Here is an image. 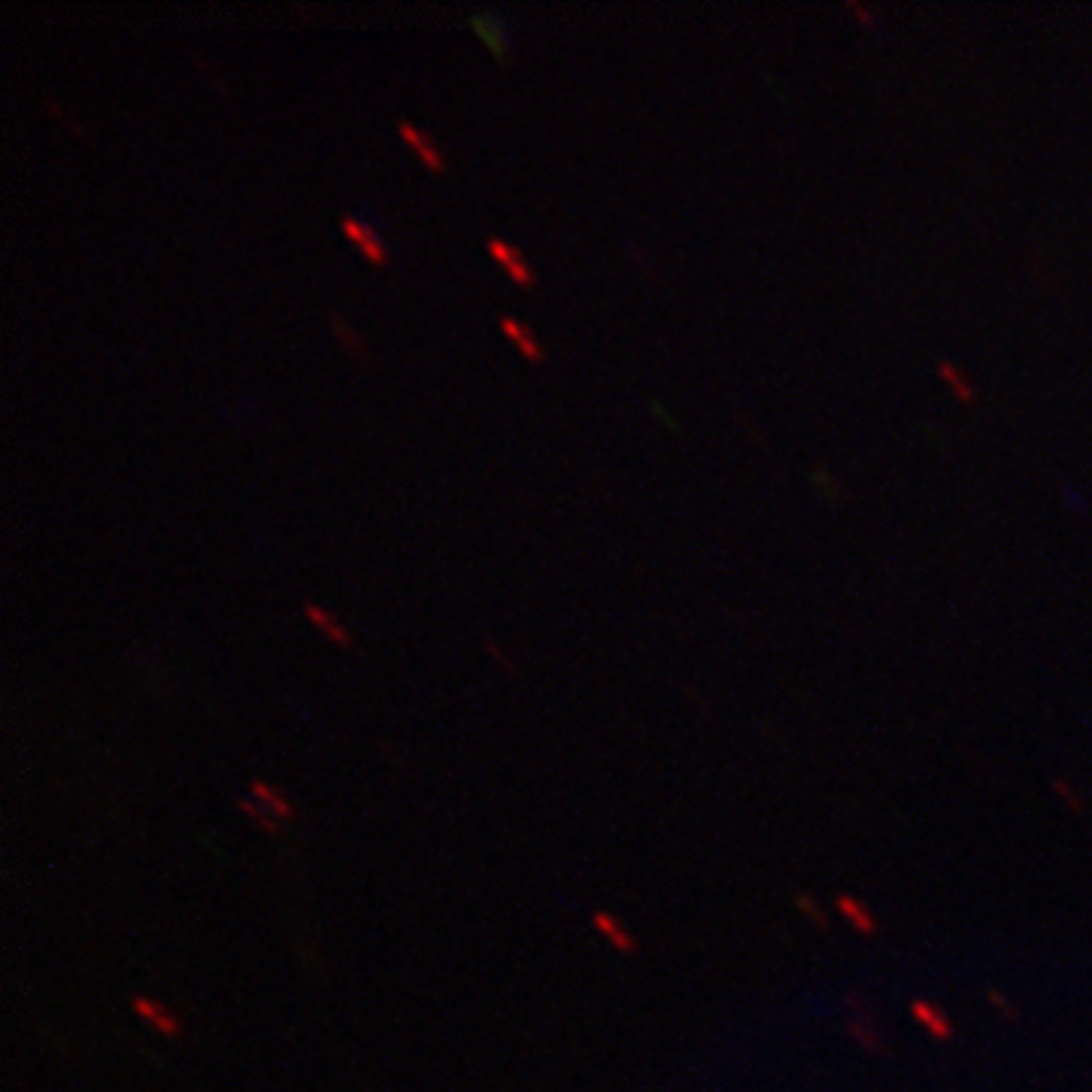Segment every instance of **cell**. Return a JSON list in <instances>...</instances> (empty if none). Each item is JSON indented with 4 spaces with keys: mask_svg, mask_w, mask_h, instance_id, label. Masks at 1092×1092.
I'll return each mask as SVG.
<instances>
[{
    "mask_svg": "<svg viewBox=\"0 0 1092 1092\" xmlns=\"http://www.w3.org/2000/svg\"><path fill=\"white\" fill-rule=\"evenodd\" d=\"M470 31L480 36L486 49L492 52V58L498 64H513L516 58V46H513V36H510V28H507L504 19H498L495 12H474L468 19Z\"/></svg>",
    "mask_w": 1092,
    "mask_h": 1092,
    "instance_id": "6da1fadb",
    "label": "cell"
},
{
    "mask_svg": "<svg viewBox=\"0 0 1092 1092\" xmlns=\"http://www.w3.org/2000/svg\"><path fill=\"white\" fill-rule=\"evenodd\" d=\"M340 231H343V237L364 255V261H371L373 267H383L385 261H389V243L383 240V234L373 228L371 222L355 219V216H343L340 219Z\"/></svg>",
    "mask_w": 1092,
    "mask_h": 1092,
    "instance_id": "7a4b0ae2",
    "label": "cell"
},
{
    "mask_svg": "<svg viewBox=\"0 0 1092 1092\" xmlns=\"http://www.w3.org/2000/svg\"><path fill=\"white\" fill-rule=\"evenodd\" d=\"M131 1010L137 1013V1020H143L152 1032H158L161 1038H182L185 1032V1022L180 1020V1013H173L168 1005H161L158 998L152 996H134L131 998Z\"/></svg>",
    "mask_w": 1092,
    "mask_h": 1092,
    "instance_id": "3957f363",
    "label": "cell"
},
{
    "mask_svg": "<svg viewBox=\"0 0 1092 1092\" xmlns=\"http://www.w3.org/2000/svg\"><path fill=\"white\" fill-rule=\"evenodd\" d=\"M486 253L504 267V274L510 276L516 286H538V270L531 267V261L522 255V249H519L516 243H507V240H501V237H489V240H486Z\"/></svg>",
    "mask_w": 1092,
    "mask_h": 1092,
    "instance_id": "277c9868",
    "label": "cell"
},
{
    "mask_svg": "<svg viewBox=\"0 0 1092 1092\" xmlns=\"http://www.w3.org/2000/svg\"><path fill=\"white\" fill-rule=\"evenodd\" d=\"M397 134H401V140L416 152V158H419L422 164H425V170H431V173H444L446 170V158H444V152H440V146H437V140H434L431 134L428 131H422L419 125H413L410 119H401L397 121Z\"/></svg>",
    "mask_w": 1092,
    "mask_h": 1092,
    "instance_id": "5b68a950",
    "label": "cell"
},
{
    "mask_svg": "<svg viewBox=\"0 0 1092 1092\" xmlns=\"http://www.w3.org/2000/svg\"><path fill=\"white\" fill-rule=\"evenodd\" d=\"M911 1017L916 1020V1026H923V1032L928 1035L932 1041L950 1044V1041L956 1038V1022L947 1017V1010H941L935 1001H928V998H913Z\"/></svg>",
    "mask_w": 1092,
    "mask_h": 1092,
    "instance_id": "8992f818",
    "label": "cell"
},
{
    "mask_svg": "<svg viewBox=\"0 0 1092 1092\" xmlns=\"http://www.w3.org/2000/svg\"><path fill=\"white\" fill-rule=\"evenodd\" d=\"M498 328H501V334L516 346V352L522 359H529L531 364H543V359H546L543 343L538 340V334H534L522 319L510 316V312H501V316H498Z\"/></svg>",
    "mask_w": 1092,
    "mask_h": 1092,
    "instance_id": "52a82bcc",
    "label": "cell"
},
{
    "mask_svg": "<svg viewBox=\"0 0 1092 1092\" xmlns=\"http://www.w3.org/2000/svg\"><path fill=\"white\" fill-rule=\"evenodd\" d=\"M592 925H595V932H598L607 944H610L616 953H622V956H635L637 950H640V941H637V935L635 932H628L616 916H613L610 911H595L592 913Z\"/></svg>",
    "mask_w": 1092,
    "mask_h": 1092,
    "instance_id": "ba28073f",
    "label": "cell"
},
{
    "mask_svg": "<svg viewBox=\"0 0 1092 1092\" xmlns=\"http://www.w3.org/2000/svg\"><path fill=\"white\" fill-rule=\"evenodd\" d=\"M304 616H307V622H310L325 640H331L334 647H343V649L352 647V631L337 619L334 613H328L325 607L312 604V601H304Z\"/></svg>",
    "mask_w": 1092,
    "mask_h": 1092,
    "instance_id": "9c48e42d",
    "label": "cell"
},
{
    "mask_svg": "<svg viewBox=\"0 0 1092 1092\" xmlns=\"http://www.w3.org/2000/svg\"><path fill=\"white\" fill-rule=\"evenodd\" d=\"M847 1035L862 1047L865 1053H871V1056H886V1050H889L886 1038H883V1032L877 1029V1020L871 1017V1010L852 1013L850 1020H847Z\"/></svg>",
    "mask_w": 1092,
    "mask_h": 1092,
    "instance_id": "30bf717a",
    "label": "cell"
},
{
    "mask_svg": "<svg viewBox=\"0 0 1092 1092\" xmlns=\"http://www.w3.org/2000/svg\"><path fill=\"white\" fill-rule=\"evenodd\" d=\"M835 911L850 923V928L856 932V935H862V937H874L877 932H880V923H877V916H874V911L868 907V904H862V901L856 899V895H847V892H840L838 899H835Z\"/></svg>",
    "mask_w": 1092,
    "mask_h": 1092,
    "instance_id": "8fae6325",
    "label": "cell"
},
{
    "mask_svg": "<svg viewBox=\"0 0 1092 1092\" xmlns=\"http://www.w3.org/2000/svg\"><path fill=\"white\" fill-rule=\"evenodd\" d=\"M937 380L947 385V392L953 395V401H959V404H965V407L977 404V385H974V380L965 371H962L959 364H953V361L941 359V361H937Z\"/></svg>",
    "mask_w": 1092,
    "mask_h": 1092,
    "instance_id": "7c38bea8",
    "label": "cell"
},
{
    "mask_svg": "<svg viewBox=\"0 0 1092 1092\" xmlns=\"http://www.w3.org/2000/svg\"><path fill=\"white\" fill-rule=\"evenodd\" d=\"M249 798L255 805H261L276 819H295V805L288 801V795L283 789H276L274 783L267 780H253L249 783Z\"/></svg>",
    "mask_w": 1092,
    "mask_h": 1092,
    "instance_id": "4fadbf2b",
    "label": "cell"
},
{
    "mask_svg": "<svg viewBox=\"0 0 1092 1092\" xmlns=\"http://www.w3.org/2000/svg\"><path fill=\"white\" fill-rule=\"evenodd\" d=\"M328 325H331V331H334L337 343H340L343 352H349L352 359H359V361H371V346H368V340L346 322L343 312L328 310Z\"/></svg>",
    "mask_w": 1092,
    "mask_h": 1092,
    "instance_id": "5bb4252c",
    "label": "cell"
},
{
    "mask_svg": "<svg viewBox=\"0 0 1092 1092\" xmlns=\"http://www.w3.org/2000/svg\"><path fill=\"white\" fill-rule=\"evenodd\" d=\"M1053 795L1059 798V805L1065 807L1069 814H1074V817L1086 814V798H1083V792L1069 777H1053Z\"/></svg>",
    "mask_w": 1092,
    "mask_h": 1092,
    "instance_id": "9a60e30c",
    "label": "cell"
},
{
    "mask_svg": "<svg viewBox=\"0 0 1092 1092\" xmlns=\"http://www.w3.org/2000/svg\"><path fill=\"white\" fill-rule=\"evenodd\" d=\"M237 807H240L243 814H246V817L253 819V822H255V826H258V828H261V831H267V835H274V838H276V835H283V826H279V819L270 817V814H267L265 807L255 805L253 798H240V801H237Z\"/></svg>",
    "mask_w": 1092,
    "mask_h": 1092,
    "instance_id": "2e32d148",
    "label": "cell"
},
{
    "mask_svg": "<svg viewBox=\"0 0 1092 1092\" xmlns=\"http://www.w3.org/2000/svg\"><path fill=\"white\" fill-rule=\"evenodd\" d=\"M795 907H798V913H801V916H807L810 923L817 925V928H828V925H831V923H828L826 907H822V904H819V901L814 899L810 892H798V895H795Z\"/></svg>",
    "mask_w": 1092,
    "mask_h": 1092,
    "instance_id": "e0dca14e",
    "label": "cell"
},
{
    "mask_svg": "<svg viewBox=\"0 0 1092 1092\" xmlns=\"http://www.w3.org/2000/svg\"><path fill=\"white\" fill-rule=\"evenodd\" d=\"M1026 265H1029V274H1032V279L1038 283V286L1047 288V291H1053V288H1056V276H1053V267H1050V261H1047V255L1032 253L1029 258H1026Z\"/></svg>",
    "mask_w": 1092,
    "mask_h": 1092,
    "instance_id": "ac0fdd59",
    "label": "cell"
},
{
    "mask_svg": "<svg viewBox=\"0 0 1092 1092\" xmlns=\"http://www.w3.org/2000/svg\"><path fill=\"white\" fill-rule=\"evenodd\" d=\"M986 1001H989V1008L996 1010L1005 1022H1020V1008L1001 989H986Z\"/></svg>",
    "mask_w": 1092,
    "mask_h": 1092,
    "instance_id": "d6986e66",
    "label": "cell"
},
{
    "mask_svg": "<svg viewBox=\"0 0 1092 1092\" xmlns=\"http://www.w3.org/2000/svg\"><path fill=\"white\" fill-rule=\"evenodd\" d=\"M843 10L850 12L852 19H856V24H859V28H865V31H877V28H880V12H877L874 6H868V3L847 0V3H843Z\"/></svg>",
    "mask_w": 1092,
    "mask_h": 1092,
    "instance_id": "ffe728a7",
    "label": "cell"
},
{
    "mask_svg": "<svg viewBox=\"0 0 1092 1092\" xmlns=\"http://www.w3.org/2000/svg\"><path fill=\"white\" fill-rule=\"evenodd\" d=\"M482 647H486V652L492 656V661L498 665V668H504L507 673H519V665H516V659H513V652H507L495 637H482Z\"/></svg>",
    "mask_w": 1092,
    "mask_h": 1092,
    "instance_id": "44dd1931",
    "label": "cell"
},
{
    "mask_svg": "<svg viewBox=\"0 0 1092 1092\" xmlns=\"http://www.w3.org/2000/svg\"><path fill=\"white\" fill-rule=\"evenodd\" d=\"M814 482H817L819 492L826 495V498H831V501H835V498H838V495H840V489H838V486H840L838 477H831L828 470H826V474H822V470H817V474H814Z\"/></svg>",
    "mask_w": 1092,
    "mask_h": 1092,
    "instance_id": "7402d4cb",
    "label": "cell"
}]
</instances>
